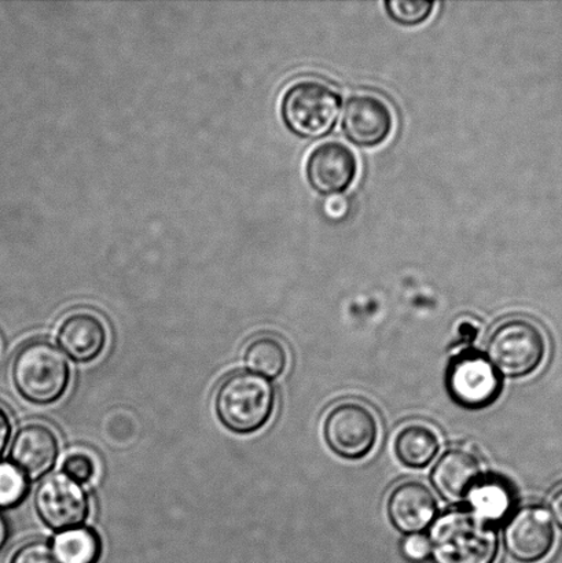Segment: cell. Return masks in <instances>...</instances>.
<instances>
[{
    "instance_id": "cell-1",
    "label": "cell",
    "mask_w": 562,
    "mask_h": 563,
    "mask_svg": "<svg viewBox=\"0 0 562 563\" xmlns=\"http://www.w3.org/2000/svg\"><path fill=\"white\" fill-rule=\"evenodd\" d=\"M343 98L330 82L316 77L291 81L279 102L280 119L291 134L319 141L332 134L340 118Z\"/></svg>"
},
{
    "instance_id": "cell-2",
    "label": "cell",
    "mask_w": 562,
    "mask_h": 563,
    "mask_svg": "<svg viewBox=\"0 0 562 563\" xmlns=\"http://www.w3.org/2000/svg\"><path fill=\"white\" fill-rule=\"evenodd\" d=\"M431 555L434 563H494L498 555V534L493 523L472 510H455L433 522Z\"/></svg>"
},
{
    "instance_id": "cell-3",
    "label": "cell",
    "mask_w": 562,
    "mask_h": 563,
    "mask_svg": "<svg viewBox=\"0 0 562 563\" xmlns=\"http://www.w3.org/2000/svg\"><path fill=\"white\" fill-rule=\"evenodd\" d=\"M275 390L269 380L253 373H235L220 384L214 410L231 432H257L272 418Z\"/></svg>"
},
{
    "instance_id": "cell-4",
    "label": "cell",
    "mask_w": 562,
    "mask_h": 563,
    "mask_svg": "<svg viewBox=\"0 0 562 563\" xmlns=\"http://www.w3.org/2000/svg\"><path fill=\"white\" fill-rule=\"evenodd\" d=\"M11 377L25 400L46 406L59 400L68 389L70 367L58 347L46 341H33L16 353Z\"/></svg>"
},
{
    "instance_id": "cell-5",
    "label": "cell",
    "mask_w": 562,
    "mask_h": 563,
    "mask_svg": "<svg viewBox=\"0 0 562 563\" xmlns=\"http://www.w3.org/2000/svg\"><path fill=\"white\" fill-rule=\"evenodd\" d=\"M488 362L505 377L522 378L537 372L547 357L548 340L536 322L525 318L505 320L489 335Z\"/></svg>"
},
{
    "instance_id": "cell-6",
    "label": "cell",
    "mask_w": 562,
    "mask_h": 563,
    "mask_svg": "<svg viewBox=\"0 0 562 563\" xmlns=\"http://www.w3.org/2000/svg\"><path fill=\"white\" fill-rule=\"evenodd\" d=\"M323 435L334 454L345 460H362L376 445V416L361 402H340L324 418Z\"/></svg>"
},
{
    "instance_id": "cell-7",
    "label": "cell",
    "mask_w": 562,
    "mask_h": 563,
    "mask_svg": "<svg viewBox=\"0 0 562 563\" xmlns=\"http://www.w3.org/2000/svg\"><path fill=\"white\" fill-rule=\"evenodd\" d=\"M35 509L49 529L64 532L87 521L90 516V499L80 484L60 472L44 478L38 485Z\"/></svg>"
},
{
    "instance_id": "cell-8",
    "label": "cell",
    "mask_w": 562,
    "mask_h": 563,
    "mask_svg": "<svg viewBox=\"0 0 562 563\" xmlns=\"http://www.w3.org/2000/svg\"><path fill=\"white\" fill-rule=\"evenodd\" d=\"M395 129L389 103L373 92H356L346 99L341 130L352 145L362 148L382 146Z\"/></svg>"
},
{
    "instance_id": "cell-9",
    "label": "cell",
    "mask_w": 562,
    "mask_h": 563,
    "mask_svg": "<svg viewBox=\"0 0 562 563\" xmlns=\"http://www.w3.org/2000/svg\"><path fill=\"white\" fill-rule=\"evenodd\" d=\"M360 163L350 146L340 141H328L312 148L306 159V178L318 195H344L355 184Z\"/></svg>"
},
{
    "instance_id": "cell-10",
    "label": "cell",
    "mask_w": 562,
    "mask_h": 563,
    "mask_svg": "<svg viewBox=\"0 0 562 563\" xmlns=\"http://www.w3.org/2000/svg\"><path fill=\"white\" fill-rule=\"evenodd\" d=\"M508 553L521 563L541 562L552 553L555 531L547 509L526 506L506 523L504 532Z\"/></svg>"
},
{
    "instance_id": "cell-11",
    "label": "cell",
    "mask_w": 562,
    "mask_h": 563,
    "mask_svg": "<svg viewBox=\"0 0 562 563\" xmlns=\"http://www.w3.org/2000/svg\"><path fill=\"white\" fill-rule=\"evenodd\" d=\"M448 388L460 406L483 408L498 399L503 383L493 364L481 355H465L451 364Z\"/></svg>"
},
{
    "instance_id": "cell-12",
    "label": "cell",
    "mask_w": 562,
    "mask_h": 563,
    "mask_svg": "<svg viewBox=\"0 0 562 563\" xmlns=\"http://www.w3.org/2000/svg\"><path fill=\"white\" fill-rule=\"evenodd\" d=\"M59 443L53 429L43 423H27L16 432L10 456L30 479H38L52 471L58 460Z\"/></svg>"
},
{
    "instance_id": "cell-13",
    "label": "cell",
    "mask_w": 562,
    "mask_h": 563,
    "mask_svg": "<svg viewBox=\"0 0 562 563\" xmlns=\"http://www.w3.org/2000/svg\"><path fill=\"white\" fill-rule=\"evenodd\" d=\"M388 516L401 533H420L434 522L438 501L432 490L418 482L398 485L388 499Z\"/></svg>"
},
{
    "instance_id": "cell-14",
    "label": "cell",
    "mask_w": 562,
    "mask_h": 563,
    "mask_svg": "<svg viewBox=\"0 0 562 563\" xmlns=\"http://www.w3.org/2000/svg\"><path fill=\"white\" fill-rule=\"evenodd\" d=\"M58 344L76 363L97 358L107 346L108 330L103 320L91 311H74L60 322Z\"/></svg>"
},
{
    "instance_id": "cell-15",
    "label": "cell",
    "mask_w": 562,
    "mask_h": 563,
    "mask_svg": "<svg viewBox=\"0 0 562 563\" xmlns=\"http://www.w3.org/2000/svg\"><path fill=\"white\" fill-rule=\"evenodd\" d=\"M481 463L471 452L450 450L438 461L432 472V484L451 504H460L482 478Z\"/></svg>"
},
{
    "instance_id": "cell-16",
    "label": "cell",
    "mask_w": 562,
    "mask_h": 563,
    "mask_svg": "<svg viewBox=\"0 0 562 563\" xmlns=\"http://www.w3.org/2000/svg\"><path fill=\"white\" fill-rule=\"evenodd\" d=\"M439 450V435L426 424H407L396 435L395 454L406 466L426 467L437 457Z\"/></svg>"
},
{
    "instance_id": "cell-17",
    "label": "cell",
    "mask_w": 562,
    "mask_h": 563,
    "mask_svg": "<svg viewBox=\"0 0 562 563\" xmlns=\"http://www.w3.org/2000/svg\"><path fill=\"white\" fill-rule=\"evenodd\" d=\"M472 511L489 523L503 521L514 506L509 485L497 478H481L467 495Z\"/></svg>"
},
{
    "instance_id": "cell-18",
    "label": "cell",
    "mask_w": 562,
    "mask_h": 563,
    "mask_svg": "<svg viewBox=\"0 0 562 563\" xmlns=\"http://www.w3.org/2000/svg\"><path fill=\"white\" fill-rule=\"evenodd\" d=\"M245 367L263 378H278L288 366V351L273 335H261L245 347Z\"/></svg>"
},
{
    "instance_id": "cell-19",
    "label": "cell",
    "mask_w": 562,
    "mask_h": 563,
    "mask_svg": "<svg viewBox=\"0 0 562 563\" xmlns=\"http://www.w3.org/2000/svg\"><path fill=\"white\" fill-rule=\"evenodd\" d=\"M58 563H97L101 556V539L90 528L68 529L53 540Z\"/></svg>"
},
{
    "instance_id": "cell-20",
    "label": "cell",
    "mask_w": 562,
    "mask_h": 563,
    "mask_svg": "<svg viewBox=\"0 0 562 563\" xmlns=\"http://www.w3.org/2000/svg\"><path fill=\"white\" fill-rule=\"evenodd\" d=\"M437 2L421 0H387L384 2L385 13L400 26L415 27L431 19Z\"/></svg>"
},
{
    "instance_id": "cell-21",
    "label": "cell",
    "mask_w": 562,
    "mask_h": 563,
    "mask_svg": "<svg viewBox=\"0 0 562 563\" xmlns=\"http://www.w3.org/2000/svg\"><path fill=\"white\" fill-rule=\"evenodd\" d=\"M30 489L25 473L13 462H0V509H13Z\"/></svg>"
},
{
    "instance_id": "cell-22",
    "label": "cell",
    "mask_w": 562,
    "mask_h": 563,
    "mask_svg": "<svg viewBox=\"0 0 562 563\" xmlns=\"http://www.w3.org/2000/svg\"><path fill=\"white\" fill-rule=\"evenodd\" d=\"M63 473L77 484H88L96 476V463L85 452H74L66 457Z\"/></svg>"
},
{
    "instance_id": "cell-23",
    "label": "cell",
    "mask_w": 562,
    "mask_h": 563,
    "mask_svg": "<svg viewBox=\"0 0 562 563\" xmlns=\"http://www.w3.org/2000/svg\"><path fill=\"white\" fill-rule=\"evenodd\" d=\"M10 563H58L49 544L46 542H31L15 551Z\"/></svg>"
},
{
    "instance_id": "cell-24",
    "label": "cell",
    "mask_w": 562,
    "mask_h": 563,
    "mask_svg": "<svg viewBox=\"0 0 562 563\" xmlns=\"http://www.w3.org/2000/svg\"><path fill=\"white\" fill-rule=\"evenodd\" d=\"M401 551L407 560L411 562H423L431 555V543L423 534H407Z\"/></svg>"
},
{
    "instance_id": "cell-25",
    "label": "cell",
    "mask_w": 562,
    "mask_h": 563,
    "mask_svg": "<svg viewBox=\"0 0 562 563\" xmlns=\"http://www.w3.org/2000/svg\"><path fill=\"white\" fill-rule=\"evenodd\" d=\"M324 213L334 222H341L350 213V202L343 196L330 197L327 203H324Z\"/></svg>"
},
{
    "instance_id": "cell-26",
    "label": "cell",
    "mask_w": 562,
    "mask_h": 563,
    "mask_svg": "<svg viewBox=\"0 0 562 563\" xmlns=\"http://www.w3.org/2000/svg\"><path fill=\"white\" fill-rule=\"evenodd\" d=\"M11 432H13V424H11L9 412L3 406H0V456L8 449Z\"/></svg>"
},
{
    "instance_id": "cell-27",
    "label": "cell",
    "mask_w": 562,
    "mask_h": 563,
    "mask_svg": "<svg viewBox=\"0 0 562 563\" xmlns=\"http://www.w3.org/2000/svg\"><path fill=\"white\" fill-rule=\"evenodd\" d=\"M550 510L558 526L562 529V487H560L550 499Z\"/></svg>"
},
{
    "instance_id": "cell-28",
    "label": "cell",
    "mask_w": 562,
    "mask_h": 563,
    "mask_svg": "<svg viewBox=\"0 0 562 563\" xmlns=\"http://www.w3.org/2000/svg\"><path fill=\"white\" fill-rule=\"evenodd\" d=\"M9 539V526L8 521L4 520V517L0 515V550H2L8 543Z\"/></svg>"
}]
</instances>
